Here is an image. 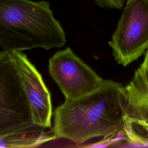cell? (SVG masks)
I'll use <instances>...</instances> for the list:
<instances>
[{
  "mask_svg": "<svg viewBox=\"0 0 148 148\" xmlns=\"http://www.w3.org/2000/svg\"><path fill=\"white\" fill-rule=\"evenodd\" d=\"M121 83L107 80L98 90L64 103L54 112L53 132L80 147L95 138H108L124 130Z\"/></svg>",
  "mask_w": 148,
  "mask_h": 148,
  "instance_id": "obj_1",
  "label": "cell"
},
{
  "mask_svg": "<svg viewBox=\"0 0 148 148\" xmlns=\"http://www.w3.org/2000/svg\"><path fill=\"white\" fill-rule=\"evenodd\" d=\"M65 34L46 1L0 0V45L8 52L61 47Z\"/></svg>",
  "mask_w": 148,
  "mask_h": 148,
  "instance_id": "obj_2",
  "label": "cell"
},
{
  "mask_svg": "<svg viewBox=\"0 0 148 148\" xmlns=\"http://www.w3.org/2000/svg\"><path fill=\"white\" fill-rule=\"evenodd\" d=\"M10 52L0 51V137L35 127Z\"/></svg>",
  "mask_w": 148,
  "mask_h": 148,
  "instance_id": "obj_3",
  "label": "cell"
},
{
  "mask_svg": "<svg viewBox=\"0 0 148 148\" xmlns=\"http://www.w3.org/2000/svg\"><path fill=\"white\" fill-rule=\"evenodd\" d=\"M109 45L125 66L148 49V0H128Z\"/></svg>",
  "mask_w": 148,
  "mask_h": 148,
  "instance_id": "obj_4",
  "label": "cell"
},
{
  "mask_svg": "<svg viewBox=\"0 0 148 148\" xmlns=\"http://www.w3.org/2000/svg\"><path fill=\"white\" fill-rule=\"evenodd\" d=\"M49 71L64 95L65 101L92 92L107 80L99 77L69 47L56 52L50 58Z\"/></svg>",
  "mask_w": 148,
  "mask_h": 148,
  "instance_id": "obj_5",
  "label": "cell"
},
{
  "mask_svg": "<svg viewBox=\"0 0 148 148\" xmlns=\"http://www.w3.org/2000/svg\"><path fill=\"white\" fill-rule=\"evenodd\" d=\"M28 101L35 124L51 128L50 93L35 66L22 51L10 52Z\"/></svg>",
  "mask_w": 148,
  "mask_h": 148,
  "instance_id": "obj_6",
  "label": "cell"
},
{
  "mask_svg": "<svg viewBox=\"0 0 148 148\" xmlns=\"http://www.w3.org/2000/svg\"><path fill=\"white\" fill-rule=\"evenodd\" d=\"M121 100L125 128L138 124L148 128V73L140 66L129 83L123 86Z\"/></svg>",
  "mask_w": 148,
  "mask_h": 148,
  "instance_id": "obj_7",
  "label": "cell"
},
{
  "mask_svg": "<svg viewBox=\"0 0 148 148\" xmlns=\"http://www.w3.org/2000/svg\"><path fill=\"white\" fill-rule=\"evenodd\" d=\"M54 139L57 138L52 128L36 125L29 130L0 137V147H35Z\"/></svg>",
  "mask_w": 148,
  "mask_h": 148,
  "instance_id": "obj_8",
  "label": "cell"
},
{
  "mask_svg": "<svg viewBox=\"0 0 148 148\" xmlns=\"http://www.w3.org/2000/svg\"><path fill=\"white\" fill-rule=\"evenodd\" d=\"M96 3L101 8L120 9L125 2V0H94Z\"/></svg>",
  "mask_w": 148,
  "mask_h": 148,
  "instance_id": "obj_9",
  "label": "cell"
},
{
  "mask_svg": "<svg viewBox=\"0 0 148 148\" xmlns=\"http://www.w3.org/2000/svg\"><path fill=\"white\" fill-rule=\"evenodd\" d=\"M140 67L143 69L145 71V72L147 73H148V49L146 51L144 60L143 62L141 64Z\"/></svg>",
  "mask_w": 148,
  "mask_h": 148,
  "instance_id": "obj_10",
  "label": "cell"
}]
</instances>
